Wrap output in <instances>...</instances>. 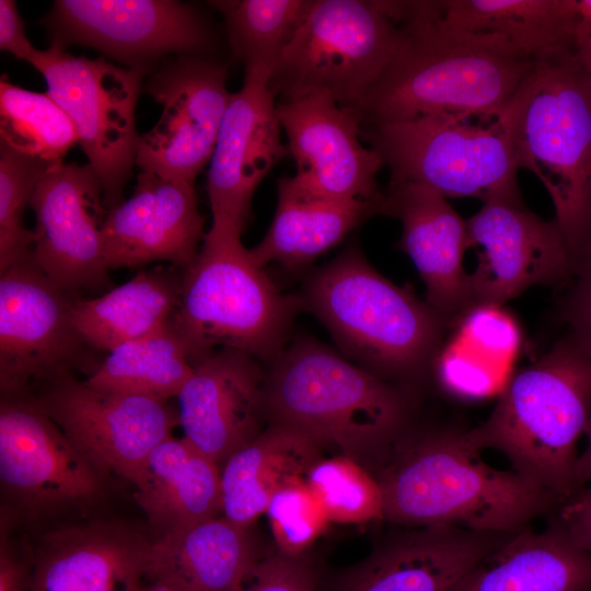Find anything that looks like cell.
<instances>
[{"label": "cell", "mask_w": 591, "mask_h": 591, "mask_svg": "<svg viewBox=\"0 0 591 591\" xmlns=\"http://www.w3.org/2000/svg\"><path fill=\"white\" fill-rule=\"evenodd\" d=\"M386 13L399 42L378 81L348 107L362 126L436 115L497 117L534 67L536 59L501 35L442 24L431 1H387Z\"/></svg>", "instance_id": "1"}, {"label": "cell", "mask_w": 591, "mask_h": 591, "mask_svg": "<svg viewBox=\"0 0 591 591\" xmlns=\"http://www.w3.org/2000/svg\"><path fill=\"white\" fill-rule=\"evenodd\" d=\"M466 430H409L373 474L384 520L401 528L449 525L515 534L563 502L540 485L482 460Z\"/></svg>", "instance_id": "2"}, {"label": "cell", "mask_w": 591, "mask_h": 591, "mask_svg": "<svg viewBox=\"0 0 591 591\" xmlns=\"http://www.w3.org/2000/svg\"><path fill=\"white\" fill-rule=\"evenodd\" d=\"M267 425L305 433L374 474L410 430L408 390L299 338L269 362Z\"/></svg>", "instance_id": "3"}, {"label": "cell", "mask_w": 591, "mask_h": 591, "mask_svg": "<svg viewBox=\"0 0 591 591\" xmlns=\"http://www.w3.org/2000/svg\"><path fill=\"white\" fill-rule=\"evenodd\" d=\"M590 416L591 349L569 333L514 375L487 419L466 433L476 449L498 451L565 503L583 490L577 444Z\"/></svg>", "instance_id": "4"}, {"label": "cell", "mask_w": 591, "mask_h": 591, "mask_svg": "<svg viewBox=\"0 0 591 591\" xmlns=\"http://www.w3.org/2000/svg\"><path fill=\"white\" fill-rule=\"evenodd\" d=\"M505 115L518 167L545 186L578 267L591 251V76L573 46L537 58Z\"/></svg>", "instance_id": "5"}, {"label": "cell", "mask_w": 591, "mask_h": 591, "mask_svg": "<svg viewBox=\"0 0 591 591\" xmlns=\"http://www.w3.org/2000/svg\"><path fill=\"white\" fill-rule=\"evenodd\" d=\"M296 298L346 354L396 385L418 379L437 356L445 317L410 286L380 275L356 246L311 276Z\"/></svg>", "instance_id": "6"}, {"label": "cell", "mask_w": 591, "mask_h": 591, "mask_svg": "<svg viewBox=\"0 0 591 591\" xmlns=\"http://www.w3.org/2000/svg\"><path fill=\"white\" fill-rule=\"evenodd\" d=\"M232 222L212 218L195 260L182 270L173 323L194 366L211 352L231 348L270 362L287 345L300 309L282 294L241 242Z\"/></svg>", "instance_id": "7"}, {"label": "cell", "mask_w": 591, "mask_h": 591, "mask_svg": "<svg viewBox=\"0 0 591 591\" xmlns=\"http://www.w3.org/2000/svg\"><path fill=\"white\" fill-rule=\"evenodd\" d=\"M390 169V183H415L445 198L522 204L505 109L491 118L424 116L361 127Z\"/></svg>", "instance_id": "8"}, {"label": "cell", "mask_w": 591, "mask_h": 591, "mask_svg": "<svg viewBox=\"0 0 591 591\" xmlns=\"http://www.w3.org/2000/svg\"><path fill=\"white\" fill-rule=\"evenodd\" d=\"M399 35L374 1L314 0L267 88L280 102L326 94L350 107L381 77Z\"/></svg>", "instance_id": "9"}, {"label": "cell", "mask_w": 591, "mask_h": 591, "mask_svg": "<svg viewBox=\"0 0 591 591\" xmlns=\"http://www.w3.org/2000/svg\"><path fill=\"white\" fill-rule=\"evenodd\" d=\"M43 74L47 93L72 121L78 144L96 173L107 210L124 201L136 165L135 111L142 74L104 57L74 56L50 44L27 61Z\"/></svg>", "instance_id": "10"}, {"label": "cell", "mask_w": 591, "mask_h": 591, "mask_svg": "<svg viewBox=\"0 0 591 591\" xmlns=\"http://www.w3.org/2000/svg\"><path fill=\"white\" fill-rule=\"evenodd\" d=\"M43 24L50 44L91 47L142 76L170 55L206 56L215 42L204 16L174 0H57Z\"/></svg>", "instance_id": "11"}, {"label": "cell", "mask_w": 591, "mask_h": 591, "mask_svg": "<svg viewBox=\"0 0 591 591\" xmlns=\"http://www.w3.org/2000/svg\"><path fill=\"white\" fill-rule=\"evenodd\" d=\"M0 387L23 398L39 382L69 378L88 347L73 324L74 298L32 257L0 273Z\"/></svg>", "instance_id": "12"}, {"label": "cell", "mask_w": 591, "mask_h": 591, "mask_svg": "<svg viewBox=\"0 0 591 591\" xmlns=\"http://www.w3.org/2000/svg\"><path fill=\"white\" fill-rule=\"evenodd\" d=\"M227 66L207 56L165 58L144 91L161 104L157 124L139 136L136 165L194 183L209 163L231 93Z\"/></svg>", "instance_id": "13"}, {"label": "cell", "mask_w": 591, "mask_h": 591, "mask_svg": "<svg viewBox=\"0 0 591 591\" xmlns=\"http://www.w3.org/2000/svg\"><path fill=\"white\" fill-rule=\"evenodd\" d=\"M30 399L94 464L135 484L153 449L178 425L167 401L69 376Z\"/></svg>", "instance_id": "14"}, {"label": "cell", "mask_w": 591, "mask_h": 591, "mask_svg": "<svg viewBox=\"0 0 591 591\" xmlns=\"http://www.w3.org/2000/svg\"><path fill=\"white\" fill-rule=\"evenodd\" d=\"M0 480L30 518L83 505L101 490V472L27 397L1 399Z\"/></svg>", "instance_id": "15"}, {"label": "cell", "mask_w": 591, "mask_h": 591, "mask_svg": "<svg viewBox=\"0 0 591 591\" xmlns=\"http://www.w3.org/2000/svg\"><path fill=\"white\" fill-rule=\"evenodd\" d=\"M30 207L36 220L32 259L49 279L69 293L111 283L103 241L108 210L89 163L49 166Z\"/></svg>", "instance_id": "16"}, {"label": "cell", "mask_w": 591, "mask_h": 591, "mask_svg": "<svg viewBox=\"0 0 591 591\" xmlns=\"http://www.w3.org/2000/svg\"><path fill=\"white\" fill-rule=\"evenodd\" d=\"M477 265L468 274L472 306L501 305L535 285L555 283L577 271L556 220L524 204L490 201L466 220Z\"/></svg>", "instance_id": "17"}, {"label": "cell", "mask_w": 591, "mask_h": 591, "mask_svg": "<svg viewBox=\"0 0 591 591\" xmlns=\"http://www.w3.org/2000/svg\"><path fill=\"white\" fill-rule=\"evenodd\" d=\"M288 151L296 161V186L332 201H375L383 197L376 175L381 157L361 138V119L326 94L277 103Z\"/></svg>", "instance_id": "18"}, {"label": "cell", "mask_w": 591, "mask_h": 591, "mask_svg": "<svg viewBox=\"0 0 591 591\" xmlns=\"http://www.w3.org/2000/svg\"><path fill=\"white\" fill-rule=\"evenodd\" d=\"M512 535L449 525L398 526L363 559L322 573L317 591H449Z\"/></svg>", "instance_id": "19"}, {"label": "cell", "mask_w": 591, "mask_h": 591, "mask_svg": "<svg viewBox=\"0 0 591 591\" xmlns=\"http://www.w3.org/2000/svg\"><path fill=\"white\" fill-rule=\"evenodd\" d=\"M258 361L218 349L194 366L176 396L184 438L220 467L267 426L266 373Z\"/></svg>", "instance_id": "20"}, {"label": "cell", "mask_w": 591, "mask_h": 591, "mask_svg": "<svg viewBox=\"0 0 591 591\" xmlns=\"http://www.w3.org/2000/svg\"><path fill=\"white\" fill-rule=\"evenodd\" d=\"M205 220L194 183L140 171L131 196L107 211L106 266L109 270L166 262L184 270L201 247Z\"/></svg>", "instance_id": "21"}, {"label": "cell", "mask_w": 591, "mask_h": 591, "mask_svg": "<svg viewBox=\"0 0 591 591\" xmlns=\"http://www.w3.org/2000/svg\"><path fill=\"white\" fill-rule=\"evenodd\" d=\"M281 129L267 85L244 83L231 93L209 161L207 194L212 218L243 231L257 186L289 153Z\"/></svg>", "instance_id": "22"}, {"label": "cell", "mask_w": 591, "mask_h": 591, "mask_svg": "<svg viewBox=\"0 0 591 591\" xmlns=\"http://www.w3.org/2000/svg\"><path fill=\"white\" fill-rule=\"evenodd\" d=\"M382 215L401 220L399 246L425 283L427 303L444 317L468 310L472 297L463 264L467 225L447 198L421 184L389 183Z\"/></svg>", "instance_id": "23"}, {"label": "cell", "mask_w": 591, "mask_h": 591, "mask_svg": "<svg viewBox=\"0 0 591 591\" xmlns=\"http://www.w3.org/2000/svg\"><path fill=\"white\" fill-rule=\"evenodd\" d=\"M150 546L142 534L118 523L51 532L33 552V591H139Z\"/></svg>", "instance_id": "24"}, {"label": "cell", "mask_w": 591, "mask_h": 591, "mask_svg": "<svg viewBox=\"0 0 591 591\" xmlns=\"http://www.w3.org/2000/svg\"><path fill=\"white\" fill-rule=\"evenodd\" d=\"M266 552L253 526L221 514L151 542L147 579L184 591H236Z\"/></svg>", "instance_id": "25"}, {"label": "cell", "mask_w": 591, "mask_h": 591, "mask_svg": "<svg viewBox=\"0 0 591 591\" xmlns=\"http://www.w3.org/2000/svg\"><path fill=\"white\" fill-rule=\"evenodd\" d=\"M449 591H591V552L572 540L555 512L543 531L513 534Z\"/></svg>", "instance_id": "26"}, {"label": "cell", "mask_w": 591, "mask_h": 591, "mask_svg": "<svg viewBox=\"0 0 591 591\" xmlns=\"http://www.w3.org/2000/svg\"><path fill=\"white\" fill-rule=\"evenodd\" d=\"M134 486L137 503L162 534L222 513L221 467L184 437L158 444Z\"/></svg>", "instance_id": "27"}, {"label": "cell", "mask_w": 591, "mask_h": 591, "mask_svg": "<svg viewBox=\"0 0 591 591\" xmlns=\"http://www.w3.org/2000/svg\"><path fill=\"white\" fill-rule=\"evenodd\" d=\"M324 447L298 430L267 425L221 466V514L239 525L253 526L278 489L305 478L324 456Z\"/></svg>", "instance_id": "28"}, {"label": "cell", "mask_w": 591, "mask_h": 591, "mask_svg": "<svg viewBox=\"0 0 591 591\" xmlns=\"http://www.w3.org/2000/svg\"><path fill=\"white\" fill-rule=\"evenodd\" d=\"M383 197L375 201H332L300 190L292 177L277 182V207L262 241L250 250L265 267L277 263L297 269L339 243L369 217L382 213Z\"/></svg>", "instance_id": "29"}, {"label": "cell", "mask_w": 591, "mask_h": 591, "mask_svg": "<svg viewBox=\"0 0 591 591\" xmlns=\"http://www.w3.org/2000/svg\"><path fill=\"white\" fill-rule=\"evenodd\" d=\"M182 273L142 269L129 281L91 299H76L73 324L92 349L108 352L170 322L181 301Z\"/></svg>", "instance_id": "30"}, {"label": "cell", "mask_w": 591, "mask_h": 591, "mask_svg": "<svg viewBox=\"0 0 591 591\" xmlns=\"http://www.w3.org/2000/svg\"><path fill=\"white\" fill-rule=\"evenodd\" d=\"M444 25L471 33L497 34L537 59L573 46L578 0L432 1Z\"/></svg>", "instance_id": "31"}, {"label": "cell", "mask_w": 591, "mask_h": 591, "mask_svg": "<svg viewBox=\"0 0 591 591\" xmlns=\"http://www.w3.org/2000/svg\"><path fill=\"white\" fill-rule=\"evenodd\" d=\"M193 369L190 351L172 318L108 351L86 381L100 387L169 401L178 395Z\"/></svg>", "instance_id": "32"}, {"label": "cell", "mask_w": 591, "mask_h": 591, "mask_svg": "<svg viewBox=\"0 0 591 591\" xmlns=\"http://www.w3.org/2000/svg\"><path fill=\"white\" fill-rule=\"evenodd\" d=\"M314 0H219L228 40L244 67V83L267 85Z\"/></svg>", "instance_id": "33"}, {"label": "cell", "mask_w": 591, "mask_h": 591, "mask_svg": "<svg viewBox=\"0 0 591 591\" xmlns=\"http://www.w3.org/2000/svg\"><path fill=\"white\" fill-rule=\"evenodd\" d=\"M0 144L49 165L63 162L78 144L74 126L47 93L0 81Z\"/></svg>", "instance_id": "34"}, {"label": "cell", "mask_w": 591, "mask_h": 591, "mask_svg": "<svg viewBox=\"0 0 591 591\" xmlns=\"http://www.w3.org/2000/svg\"><path fill=\"white\" fill-rule=\"evenodd\" d=\"M305 482L331 522L363 524L384 520L378 480L366 467L345 455L323 456L309 470Z\"/></svg>", "instance_id": "35"}, {"label": "cell", "mask_w": 591, "mask_h": 591, "mask_svg": "<svg viewBox=\"0 0 591 591\" xmlns=\"http://www.w3.org/2000/svg\"><path fill=\"white\" fill-rule=\"evenodd\" d=\"M49 166L0 144V273L32 257L34 233L25 228L23 218Z\"/></svg>", "instance_id": "36"}, {"label": "cell", "mask_w": 591, "mask_h": 591, "mask_svg": "<svg viewBox=\"0 0 591 591\" xmlns=\"http://www.w3.org/2000/svg\"><path fill=\"white\" fill-rule=\"evenodd\" d=\"M265 513L275 548L287 555H301L311 551L332 523L305 478L297 479L278 489Z\"/></svg>", "instance_id": "37"}, {"label": "cell", "mask_w": 591, "mask_h": 591, "mask_svg": "<svg viewBox=\"0 0 591 591\" xmlns=\"http://www.w3.org/2000/svg\"><path fill=\"white\" fill-rule=\"evenodd\" d=\"M322 573L321 558L312 549L301 555H287L273 546L236 591H317Z\"/></svg>", "instance_id": "38"}, {"label": "cell", "mask_w": 591, "mask_h": 591, "mask_svg": "<svg viewBox=\"0 0 591 591\" xmlns=\"http://www.w3.org/2000/svg\"><path fill=\"white\" fill-rule=\"evenodd\" d=\"M461 343L490 360H507L520 343V331L500 305L478 304L465 311L460 326Z\"/></svg>", "instance_id": "39"}, {"label": "cell", "mask_w": 591, "mask_h": 591, "mask_svg": "<svg viewBox=\"0 0 591 591\" xmlns=\"http://www.w3.org/2000/svg\"><path fill=\"white\" fill-rule=\"evenodd\" d=\"M462 343L448 346L434 358L437 380L444 391L465 399H479L495 392L493 369Z\"/></svg>", "instance_id": "40"}, {"label": "cell", "mask_w": 591, "mask_h": 591, "mask_svg": "<svg viewBox=\"0 0 591 591\" xmlns=\"http://www.w3.org/2000/svg\"><path fill=\"white\" fill-rule=\"evenodd\" d=\"M578 279L565 303L570 334L591 349V251L577 267Z\"/></svg>", "instance_id": "41"}, {"label": "cell", "mask_w": 591, "mask_h": 591, "mask_svg": "<svg viewBox=\"0 0 591 591\" xmlns=\"http://www.w3.org/2000/svg\"><path fill=\"white\" fill-rule=\"evenodd\" d=\"M2 530L0 543V591H33V552L19 551Z\"/></svg>", "instance_id": "42"}, {"label": "cell", "mask_w": 591, "mask_h": 591, "mask_svg": "<svg viewBox=\"0 0 591 591\" xmlns=\"http://www.w3.org/2000/svg\"><path fill=\"white\" fill-rule=\"evenodd\" d=\"M0 49L28 61L36 48L28 40L15 1H0Z\"/></svg>", "instance_id": "43"}, {"label": "cell", "mask_w": 591, "mask_h": 591, "mask_svg": "<svg viewBox=\"0 0 591 591\" xmlns=\"http://www.w3.org/2000/svg\"><path fill=\"white\" fill-rule=\"evenodd\" d=\"M556 517L572 540L591 552V497L584 489L563 503L556 511Z\"/></svg>", "instance_id": "44"}, {"label": "cell", "mask_w": 591, "mask_h": 591, "mask_svg": "<svg viewBox=\"0 0 591 591\" xmlns=\"http://www.w3.org/2000/svg\"><path fill=\"white\" fill-rule=\"evenodd\" d=\"M578 21L573 33V51L591 76V0H578Z\"/></svg>", "instance_id": "45"}, {"label": "cell", "mask_w": 591, "mask_h": 591, "mask_svg": "<svg viewBox=\"0 0 591 591\" xmlns=\"http://www.w3.org/2000/svg\"><path fill=\"white\" fill-rule=\"evenodd\" d=\"M584 434L587 447L578 456L576 475L579 486L584 489V485L591 482V416L589 418Z\"/></svg>", "instance_id": "46"}, {"label": "cell", "mask_w": 591, "mask_h": 591, "mask_svg": "<svg viewBox=\"0 0 591 591\" xmlns=\"http://www.w3.org/2000/svg\"><path fill=\"white\" fill-rule=\"evenodd\" d=\"M139 591H184L170 586L150 582L149 584H143Z\"/></svg>", "instance_id": "47"}, {"label": "cell", "mask_w": 591, "mask_h": 591, "mask_svg": "<svg viewBox=\"0 0 591 591\" xmlns=\"http://www.w3.org/2000/svg\"><path fill=\"white\" fill-rule=\"evenodd\" d=\"M584 493H586L588 496L591 497V488H590V489H586V488H584Z\"/></svg>", "instance_id": "48"}]
</instances>
